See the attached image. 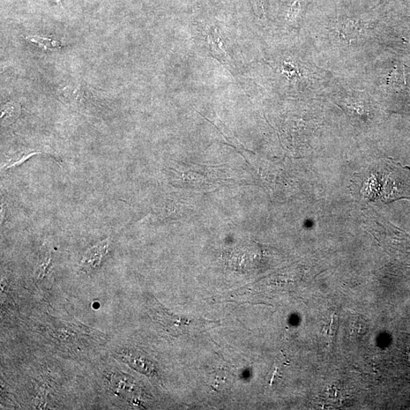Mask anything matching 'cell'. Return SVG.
<instances>
[{"label": "cell", "mask_w": 410, "mask_h": 410, "mask_svg": "<svg viewBox=\"0 0 410 410\" xmlns=\"http://www.w3.org/2000/svg\"><path fill=\"white\" fill-rule=\"evenodd\" d=\"M409 180L410 174L406 168L398 167L393 162L375 164L365 174L364 196L369 200L380 198L389 203L410 194V183L406 182Z\"/></svg>", "instance_id": "cell-1"}, {"label": "cell", "mask_w": 410, "mask_h": 410, "mask_svg": "<svg viewBox=\"0 0 410 410\" xmlns=\"http://www.w3.org/2000/svg\"><path fill=\"white\" fill-rule=\"evenodd\" d=\"M112 387L119 395L123 396H135V393L138 391V387L132 380L127 376L123 375H115L111 379Z\"/></svg>", "instance_id": "cell-4"}, {"label": "cell", "mask_w": 410, "mask_h": 410, "mask_svg": "<svg viewBox=\"0 0 410 410\" xmlns=\"http://www.w3.org/2000/svg\"><path fill=\"white\" fill-rule=\"evenodd\" d=\"M17 105V103H10L4 106L1 116L4 121H9V119H12V121H13L14 118H17L19 115L20 107L19 106L16 107Z\"/></svg>", "instance_id": "cell-6"}, {"label": "cell", "mask_w": 410, "mask_h": 410, "mask_svg": "<svg viewBox=\"0 0 410 410\" xmlns=\"http://www.w3.org/2000/svg\"><path fill=\"white\" fill-rule=\"evenodd\" d=\"M57 2H61V0H56Z\"/></svg>", "instance_id": "cell-8"}, {"label": "cell", "mask_w": 410, "mask_h": 410, "mask_svg": "<svg viewBox=\"0 0 410 410\" xmlns=\"http://www.w3.org/2000/svg\"><path fill=\"white\" fill-rule=\"evenodd\" d=\"M27 40L34 45L39 47L44 50H52L54 48H61L63 47L61 41H54L49 39H44L40 36H28Z\"/></svg>", "instance_id": "cell-5"}, {"label": "cell", "mask_w": 410, "mask_h": 410, "mask_svg": "<svg viewBox=\"0 0 410 410\" xmlns=\"http://www.w3.org/2000/svg\"><path fill=\"white\" fill-rule=\"evenodd\" d=\"M252 3L257 17L264 19L266 17L265 0H252Z\"/></svg>", "instance_id": "cell-7"}, {"label": "cell", "mask_w": 410, "mask_h": 410, "mask_svg": "<svg viewBox=\"0 0 410 410\" xmlns=\"http://www.w3.org/2000/svg\"><path fill=\"white\" fill-rule=\"evenodd\" d=\"M108 247V241L105 240L88 249L81 260V270L88 273L96 269L101 265L103 258L107 256Z\"/></svg>", "instance_id": "cell-2"}, {"label": "cell", "mask_w": 410, "mask_h": 410, "mask_svg": "<svg viewBox=\"0 0 410 410\" xmlns=\"http://www.w3.org/2000/svg\"><path fill=\"white\" fill-rule=\"evenodd\" d=\"M119 358L124 362L130 364V367L136 369L139 371L143 372L146 375L150 376L152 374L154 367L151 362L145 359L144 357L141 356L132 352L123 351L119 355Z\"/></svg>", "instance_id": "cell-3"}]
</instances>
